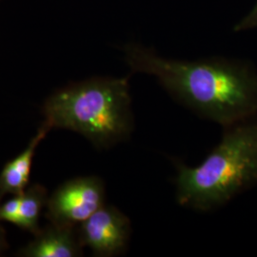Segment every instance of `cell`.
Instances as JSON below:
<instances>
[{
  "label": "cell",
  "instance_id": "3957f363",
  "mask_svg": "<svg viewBox=\"0 0 257 257\" xmlns=\"http://www.w3.org/2000/svg\"><path fill=\"white\" fill-rule=\"evenodd\" d=\"M45 123L80 134L98 149L131 138L134 113L128 77L93 78L53 95L44 107Z\"/></svg>",
  "mask_w": 257,
  "mask_h": 257
},
{
  "label": "cell",
  "instance_id": "7a4b0ae2",
  "mask_svg": "<svg viewBox=\"0 0 257 257\" xmlns=\"http://www.w3.org/2000/svg\"><path fill=\"white\" fill-rule=\"evenodd\" d=\"M175 199L214 211L257 184V115L224 128L218 145L196 167L176 163Z\"/></svg>",
  "mask_w": 257,
  "mask_h": 257
},
{
  "label": "cell",
  "instance_id": "5b68a950",
  "mask_svg": "<svg viewBox=\"0 0 257 257\" xmlns=\"http://www.w3.org/2000/svg\"><path fill=\"white\" fill-rule=\"evenodd\" d=\"M78 237L94 256H117L126 251L132 235L128 216L114 206L103 205L78 228Z\"/></svg>",
  "mask_w": 257,
  "mask_h": 257
},
{
  "label": "cell",
  "instance_id": "9c48e42d",
  "mask_svg": "<svg viewBox=\"0 0 257 257\" xmlns=\"http://www.w3.org/2000/svg\"><path fill=\"white\" fill-rule=\"evenodd\" d=\"M0 221H7L20 228V195H15L0 206Z\"/></svg>",
  "mask_w": 257,
  "mask_h": 257
},
{
  "label": "cell",
  "instance_id": "8fae6325",
  "mask_svg": "<svg viewBox=\"0 0 257 257\" xmlns=\"http://www.w3.org/2000/svg\"><path fill=\"white\" fill-rule=\"evenodd\" d=\"M6 247V240H5V234L4 231L0 228V253L2 250Z\"/></svg>",
  "mask_w": 257,
  "mask_h": 257
},
{
  "label": "cell",
  "instance_id": "52a82bcc",
  "mask_svg": "<svg viewBox=\"0 0 257 257\" xmlns=\"http://www.w3.org/2000/svg\"><path fill=\"white\" fill-rule=\"evenodd\" d=\"M50 130L51 127L44 122L27 148L4 166L0 173V200L7 193L20 195L27 189L36 150Z\"/></svg>",
  "mask_w": 257,
  "mask_h": 257
},
{
  "label": "cell",
  "instance_id": "30bf717a",
  "mask_svg": "<svg viewBox=\"0 0 257 257\" xmlns=\"http://www.w3.org/2000/svg\"><path fill=\"white\" fill-rule=\"evenodd\" d=\"M252 28H257V4L248 16L245 19H242L233 30L235 32H240Z\"/></svg>",
  "mask_w": 257,
  "mask_h": 257
},
{
  "label": "cell",
  "instance_id": "6da1fadb",
  "mask_svg": "<svg viewBox=\"0 0 257 257\" xmlns=\"http://www.w3.org/2000/svg\"><path fill=\"white\" fill-rule=\"evenodd\" d=\"M126 61L135 73L156 77L173 98L223 128L257 115V73L249 63L225 58L183 61L128 44Z\"/></svg>",
  "mask_w": 257,
  "mask_h": 257
},
{
  "label": "cell",
  "instance_id": "277c9868",
  "mask_svg": "<svg viewBox=\"0 0 257 257\" xmlns=\"http://www.w3.org/2000/svg\"><path fill=\"white\" fill-rule=\"evenodd\" d=\"M105 205V185L97 176H81L62 184L47 200L52 223L75 227Z\"/></svg>",
  "mask_w": 257,
  "mask_h": 257
},
{
  "label": "cell",
  "instance_id": "8992f818",
  "mask_svg": "<svg viewBox=\"0 0 257 257\" xmlns=\"http://www.w3.org/2000/svg\"><path fill=\"white\" fill-rule=\"evenodd\" d=\"M74 228L52 223L46 230L37 232L36 238L19 251V256H81L83 246Z\"/></svg>",
  "mask_w": 257,
  "mask_h": 257
},
{
  "label": "cell",
  "instance_id": "ba28073f",
  "mask_svg": "<svg viewBox=\"0 0 257 257\" xmlns=\"http://www.w3.org/2000/svg\"><path fill=\"white\" fill-rule=\"evenodd\" d=\"M46 203V190L35 184L20 194V228L37 234L39 231L38 220L42 208Z\"/></svg>",
  "mask_w": 257,
  "mask_h": 257
}]
</instances>
